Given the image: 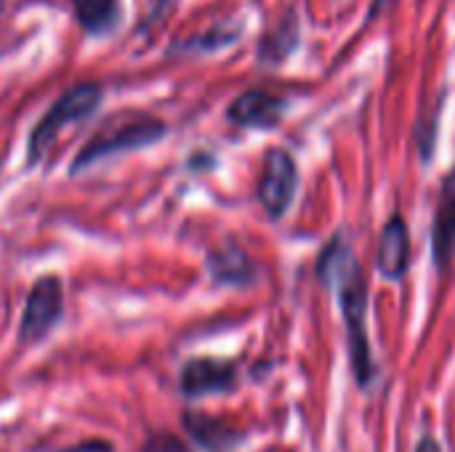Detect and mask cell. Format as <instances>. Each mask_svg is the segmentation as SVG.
Listing matches in <instances>:
<instances>
[{
    "mask_svg": "<svg viewBox=\"0 0 455 452\" xmlns=\"http://www.w3.org/2000/svg\"><path fill=\"white\" fill-rule=\"evenodd\" d=\"M317 277L339 298L355 381L360 389H371L379 378V365L368 338V280L344 232L323 248L317 258Z\"/></svg>",
    "mask_w": 455,
    "mask_h": 452,
    "instance_id": "cell-1",
    "label": "cell"
},
{
    "mask_svg": "<svg viewBox=\"0 0 455 452\" xmlns=\"http://www.w3.org/2000/svg\"><path fill=\"white\" fill-rule=\"evenodd\" d=\"M165 133H168V125L157 115L139 112V109L117 112L109 120H104L93 131V136L80 147V152L75 155L69 170L80 173V170H85V168H91V165H96L101 160H109L115 155L155 147V144H160L165 139Z\"/></svg>",
    "mask_w": 455,
    "mask_h": 452,
    "instance_id": "cell-2",
    "label": "cell"
},
{
    "mask_svg": "<svg viewBox=\"0 0 455 452\" xmlns=\"http://www.w3.org/2000/svg\"><path fill=\"white\" fill-rule=\"evenodd\" d=\"M104 99V91L99 83H77L72 88H67L48 109L45 115L35 123V128L29 131L27 139V163L35 165L40 163L48 149L53 147V141L59 139V133L75 123H83L85 117H91L99 104Z\"/></svg>",
    "mask_w": 455,
    "mask_h": 452,
    "instance_id": "cell-3",
    "label": "cell"
},
{
    "mask_svg": "<svg viewBox=\"0 0 455 452\" xmlns=\"http://www.w3.org/2000/svg\"><path fill=\"white\" fill-rule=\"evenodd\" d=\"M64 317V285L56 274H43L27 293L19 320V344L35 346L51 336Z\"/></svg>",
    "mask_w": 455,
    "mask_h": 452,
    "instance_id": "cell-4",
    "label": "cell"
},
{
    "mask_svg": "<svg viewBox=\"0 0 455 452\" xmlns=\"http://www.w3.org/2000/svg\"><path fill=\"white\" fill-rule=\"evenodd\" d=\"M296 192H299L296 157L283 147L267 149L264 168H261L259 186H256V194H259V202H261L264 213L272 221H280L291 210V205L296 200Z\"/></svg>",
    "mask_w": 455,
    "mask_h": 452,
    "instance_id": "cell-5",
    "label": "cell"
},
{
    "mask_svg": "<svg viewBox=\"0 0 455 452\" xmlns=\"http://www.w3.org/2000/svg\"><path fill=\"white\" fill-rule=\"evenodd\" d=\"M240 384V368L232 360L219 357H192L179 373V392L189 402L203 397L232 394Z\"/></svg>",
    "mask_w": 455,
    "mask_h": 452,
    "instance_id": "cell-6",
    "label": "cell"
},
{
    "mask_svg": "<svg viewBox=\"0 0 455 452\" xmlns=\"http://www.w3.org/2000/svg\"><path fill=\"white\" fill-rule=\"evenodd\" d=\"M288 99L264 88L243 91L227 109V120L245 131H272L283 123Z\"/></svg>",
    "mask_w": 455,
    "mask_h": 452,
    "instance_id": "cell-7",
    "label": "cell"
},
{
    "mask_svg": "<svg viewBox=\"0 0 455 452\" xmlns=\"http://www.w3.org/2000/svg\"><path fill=\"white\" fill-rule=\"evenodd\" d=\"M181 426L187 437L205 452H232L245 442V432H240L224 418H216L200 410H184Z\"/></svg>",
    "mask_w": 455,
    "mask_h": 452,
    "instance_id": "cell-8",
    "label": "cell"
},
{
    "mask_svg": "<svg viewBox=\"0 0 455 452\" xmlns=\"http://www.w3.org/2000/svg\"><path fill=\"white\" fill-rule=\"evenodd\" d=\"M376 266H379L381 277L389 282L403 280L411 269V229L400 213H392L381 229Z\"/></svg>",
    "mask_w": 455,
    "mask_h": 452,
    "instance_id": "cell-9",
    "label": "cell"
},
{
    "mask_svg": "<svg viewBox=\"0 0 455 452\" xmlns=\"http://www.w3.org/2000/svg\"><path fill=\"white\" fill-rule=\"evenodd\" d=\"M455 256V165L440 184L432 221V258L437 269H448Z\"/></svg>",
    "mask_w": 455,
    "mask_h": 452,
    "instance_id": "cell-10",
    "label": "cell"
},
{
    "mask_svg": "<svg viewBox=\"0 0 455 452\" xmlns=\"http://www.w3.org/2000/svg\"><path fill=\"white\" fill-rule=\"evenodd\" d=\"M208 272L216 285H227V288H248L259 277V266L237 242H227V245L211 250Z\"/></svg>",
    "mask_w": 455,
    "mask_h": 452,
    "instance_id": "cell-11",
    "label": "cell"
},
{
    "mask_svg": "<svg viewBox=\"0 0 455 452\" xmlns=\"http://www.w3.org/2000/svg\"><path fill=\"white\" fill-rule=\"evenodd\" d=\"M299 40H301L299 19H296V13H288L280 24H275L261 37V43H259V61L261 64H269V67L283 64L299 48Z\"/></svg>",
    "mask_w": 455,
    "mask_h": 452,
    "instance_id": "cell-12",
    "label": "cell"
},
{
    "mask_svg": "<svg viewBox=\"0 0 455 452\" xmlns=\"http://www.w3.org/2000/svg\"><path fill=\"white\" fill-rule=\"evenodd\" d=\"M72 13L85 35H107L120 21V0H69Z\"/></svg>",
    "mask_w": 455,
    "mask_h": 452,
    "instance_id": "cell-13",
    "label": "cell"
},
{
    "mask_svg": "<svg viewBox=\"0 0 455 452\" xmlns=\"http://www.w3.org/2000/svg\"><path fill=\"white\" fill-rule=\"evenodd\" d=\"M139 452H192V448L171 432H149Z\"/></svg>",
    "mask_w": 455,
    "mask_h": 452,
    "instance_id": "cell-14",
    "label": "cell"
},
{
    "mask_svg": "<svg viewBox=\"0 0 455 452\" xmlns=\"http://www.w3.org/2000/svg\"><path fill=\"white\" fill-rule=\"evenodd\" d=\"M437 123H440V107H437V112L429 115V120L424 117V120L416 125V144H419V149H421V160H424V163H429V157H432L435 139H437Z\"/></svg>",
    "mask_w": 455,
    "mask_h": 452,
    "instance_id": "cell-15",
    "label": "cell"
},
{
    "mask_svg": "<svg viewBox=\"0 0 455 452\" xmlns=\"http://www.w3.org/2000/svg\"><path fill=\"white\" fill-rule=\"evenodd\" d=\"M40 452H115V448L107 440H85V442H77V445H69V448H53V450Z\"/></svg>",
    "mask_w": 455,
    "mask_h": 452,
    "instance_id": "cell-16",
    "label": "cell"
},
{
    "mask_svg": "<svg viewBox=\"0 0 455 452\" xmlns=\"http://www.w3.org/2000/svg\"><path fill=\"white\" fill-rule=\"evenodd\" d=\"M171 5H173V0H149V19L155 21V19L165 16Z\"/></svg>",
    "mask_w": 455,
    "mask_h": 452,
    "instance_id": "cell-17",
    "label": "cell"
},
{
    "mask_svg": "<svg viewBox=\"0 0 455 452\" xmlns=\"http://www.w3.org/2000/svg\"><path fill=\"white\" fill-rule=\"evenodd\" d=\"M416 452H443V448L437 445V440H432V437H424Z\"/></svg>",
    "mask_w": 455,
    "mask_h": 452,
    "instance_id": "cell-18",
    "label": "cell"
}]
</instances>
